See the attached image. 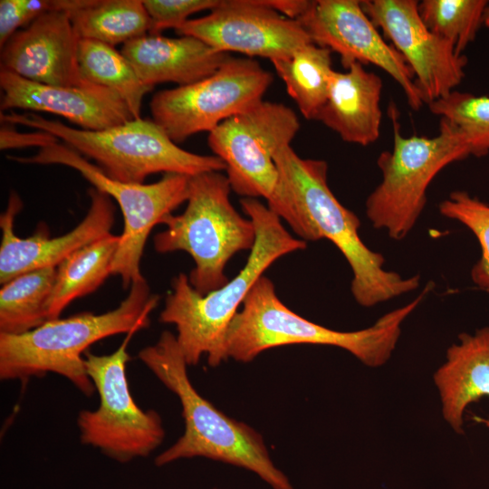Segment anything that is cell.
Instances as JSON below:
<instances>
[{
	"label": "cell",
	"mask_w": 489,
	"mask_h": 489,
	"mask_svg": "<svg viewBox=\"0 0 489 489\" xmlns=\"http://www.w3.org/2000/svg\"><path fill=\"white\" fill-rule=\"evenodd\" d=\"M80 40L68 12L45 13L1 48L0 68L39 83L88 86L79 66Z\"/></svg>",
	"instance_id": "cell-17"
},
{
	"label": "cell",
	"mask_w": 489,
	"mask_h": 489,
	"mask_svg": "<svg viewBox=\"0 0 489 489\" xmlns=\"http://www.w3.org/2000/svg\"><path fill=\"white\" fill-rule=\"evenodd\" d=\"M134 333L129 332L110 354L84 353L86 370L100 403L95 410L80 411L76 420L82 444L98 448L122 464L149 456L165 437L158 413L140 408L130 393L126 373L130 356L127 349Z\"/></svg>",
	"instance_id": "cell-10"
},
{
	"label": "cell",
	"mask_w": 489,
	"mask_h": 489,
	"mask_svg": "<svg viewBox=\"0 0 489 489\" xmlns=\"http://www.w3.org/2000/svg\"><path fill=\"white\" fill-rule=\"evenodd\" d=\"M240 204L256 234L244 268L224 286L206 295L191 286L187 275L179 273L172 280V291L159 315L161 322L176 326V338L188 366L197 364L203 356L211 367L225 360L227 328L254 283L277 259L306 248V242L293 237L281 218L261 201L244 197Z\"/></svg>",
	"instance_id": "cell-1"
},
{
	"label": "cell",
	"mask_w": 489,
	"mask_h": 489,
	"mask_svg": "<svg viewBox=\"0 0 489 489\" xmlns=\"http://www.w3.org/2000/svg\"><path fill=\"white\" fill-rule=\"evenodd\" d=\"M440 214L465 225L477 238L481 257L471 270L474 283L489 292V205L465 191L456 190L438 206Z\"/></svg>",
	"instance_id": "cell-29"
},
{
	"label": "cell",
	"mask_w": 489,
	"mask_h": 489,
	"mask_svg": "<svg viewBox=\"0 0 489 489\" xmlns=\"http://www.w3.org/2000/svg\"><path fill=\"white\" fill-rule=\"evenodd\" d=\"M483 24L486 27H489V5L485 8L484 17H483Z\"/></svg>",
	"instance_id": "cell-34"
},
{
	"label": "cell",
	"mask_w": 489,
	"mask_h": 489,
	"mask_svg": "<svg viewBox=\"0 0 489 489\" xmlns=\"http://www.w3.org/2000/svg\"><path fill=\"white\" fill-rule=\"evenodd\" d=\"M311 41L340 56L345 69L351 63L373 64L401 87L411 109L424 104L414 74L403 56L379 34L359 0L310 1L297 19Z\"/></svg>",
	"instance_id": "cell-13"
},
{
	"label": "cell",
	"mask_w": 489,
	"mask_h": 489,
	"mask_svg": "<svg viewBox=\"0 0 489 489\" xmlns=\"http://www.w3.org/2000/svg\"><path fill=\"white\" fill-rule=\"evenodd\" d=\"M32 20L25 11L22 0L0 1V47L23 25L30 24Z\"/></svg>",
	"instance_id": "cell-32"
},
{
	"label": "cell",
	"mask_w": 489,
	"mask_h": 489,
	"mask_svg": "<svg viewBox=\"0 0 489 489\" xmlns=\"http://www.w3.org/2000/svg\"><path fill=\"white\" fill-rule=\"evenodd\" d=\"M127 297L107 312H82L50 320L21 334L0 333V379L25 381L55 373L86 397L95 391L84 353L94 342L149 325L159 297L150 293L144 277L133 282Z\"/></svg>",
	"instance_id": "cell-5"
},
{
	"label": "cell",
	"mask_w": 489,
	"mask_h": 489,
	"mask_svg": "<svg viewBox=\"0 0 489 489\" xmlns=\"http://www.w3.org/2000/svg\"><path fill=\"white\" fill-rule=\"evenodd\" d=\"M26 164H57L77 170L97 190L116 200L124 218L111 274L120 277L124 289L141 279L140 260L152 228L187 200L190 177L167 173L151 184L124 183L110 178L97 166L66 144L40 149L31 157H9Z\"/></svg>",
	"instance_id": "cell-9"
},
{
	"label": "cell",
	"mask_w": 489,
	"mask_h": 489,
	"mask_svg": "<svg viewBox=\"0 0 489 489\" xmlns=\"http://www.w3.org/2000/svg\"><path fill=\"white\" fill-rule=\"evenodd\" d=\"M331 51L309 43L290 57L272 61L286 91L302 116L316 120L324 105L333 72Z\"/></svg>",
	"instance_id": "cell-23"
},
{
	"label": "cell",
	"mask_w": 489,
	"mask_h": 489,
	"mask_svg": "<svg viewBox=\"0 0 489 489\" xmlns=\"http://www.w3.org/2000/svg\"><path fill=\"white\" fill-rule=\"evenodd\" d=\"M432 289L428 283L408 304L379 317L371 326L339 331L300 316L278 298L273 282L261 276L248 292L243 308L231 321L225 339L226 360L252 361L264 350L291 344L341 348L370 368L386 364L396 349L405 320Z\"/></svg>",
	"instance_id": "cell-3"
},
{
	"label": "cell",
	"mask_w": 489,
	"mask_h": 489,
	"mask_svg": "<svg viewBox=\"0 0 489 489\" xmlns=\"http://www.w3.org/2000/svg\"><path fill=\"white\" fill-rule=\"evenodd\" d=\"M89 210L82 222L70 232L50 237L46 227H40L25 238L14 232L15 216L23 207L17 193L11 192L5 211L0 216V283L37 269L57 267L81 247L110 233L115 208L111 197L91 187Z\"/></svg>",
	"instance_id": "cell-16"
},
{
	"label": "cell",
	"mask_w": 489,
	"mask_h": 489,
	"mask_svg": "<svg viewBox=\"0 0 489 489\" xmlns=\"http://www.w3.org/2000/svg\"><path fill=\"white\" fill-rule=\"evenodd\" d=\"M299 129V119L291 108L262 101L210 131L207 143L225 165L234 192L244 197H264L269 204L279 184L274 156L291 145Z\"/></svg>",
	"instance_id": "cell-12"
},
{
	"label": "cell",
	"mask_w": 489,
	"mask_h": 489,
	"mask_svg": "<svg viewBox=\"0 0 489 489\" xmlns=\"http://www.w3.org/2000/svg\"><path fill=\"white\" fill-rule=\"evenodd\" d=\"M142 82L152 88L163 82L185 86L213 74L230 56L193 36L150 34L125 43L120 50Z\"/></svg>",
	"instance_id": "cell-20"
},
{
	"label": "cell",
	"mask_w": 489,
	"mask_h": 489,
	"mask_svg": "<svg viewBox=\"0 0 489 489\" xmlns=\"http://www.w3.org/2000/svg\"><path fill=\"white\" fill-rule=\"evenodd\" d=\"M488 5L487 0H423L418 11L427 28L463 55L483 24Z\"/></svg>",
	"instance_id": "cell-27"
},
{
	"label": "cell",
	"mask_w": 489,
	"mask_h": 489,
	"mask_svg": "<svg viewBox=\"0 0 489 489\" xmlns=\"http://www.w3.org/2000/svg\"><path fill=\"white\" fill-rule=\"evenodd\" d=\"M430 111L447 120L464 136L471 156L489 154V97L453 91L428 105Z\"/></svg>",
	"instance_id": "cell-28"
},
{
	"label": "cell",
	"mask_w": 489,
	"mask_h": 489,
	"mask_svg": "<svg viewBox=\"0 0 489 489\" xmlns=\"http://www.w3.org/2000/svg\"><path fill=\"white\" fill-rule=\"evenodd\" d=\"M60 139L54 135L38 130L24 133L17 131L14 125L4 123L0 129V149H11L26 147H39L40 149L58 143Z\"/></svg>",
	"instance_id": "cell-31"
},
{
	"label": "cell",
	"mask_w": 489,
	"mask_h": 489,
	"mask_svg": "<svg viewBox=\"0 0 489 489\" xmlns=\"http://www.w3.org/2000/svg\"><path fill=\"white\" fill-rule=\"evenodd\" d=\"M260 2L277 13L294 20H297L305 12L310 4L308 0H260Z\"/></svg>",
	"instance_id": "cell-33"
},
{
	"label": "cell",
	"mask_w": 489,
	"mask_h": 489,
	"mask_svg": "<svg viewBox=\"0 0 489 489\" xmlns=\"http://www.w3.org/2000/svg\"><path fill=\"white\" fill-rule=\"evenodd\" d=\"M231 187L218 171L190 177L187 205L183 213L163 218L167 228L153 238L158 253L184 251L191 255L195 268L188 280L201 295L224 286L229 280L225 268L232 256L252 250L255 228L230 201Z\"/></svg>",
	"instance_id": "cell-7"
},
{
	"label": "cell",
	"mask_w": 489,
	"mask_h": 489,
	"mask_svg": "<svg viewBox=\"0 0 489 489\" xmlns=\"http://www.w3.org/2000/svg\"><path fill=\"white\" fill-rule=\"evenodd\" d=\"M380 77L359 62L346 72L333 71L326 101L316 120L349 143L368 146L380 133L382 111Z\"/></svg>",
	"instance_id": "cell-21"
},
{
	"label": "cell",
	"mask_w": 489,
	"mask_h": 489,
	"mask_svg": "<svg viewBox=\"0 0 489 489\" xmlns=\"http://www.w3.org/2000/svg\"><path fill=\"white\" fill-rule=\"evenodd\" d=\"M274 161L283 196L304 223L309 241L330 240L349 263L353 274L351 293L360 305L372 307L419 286L418 274L403 278L386 270L383 255L363 243L359 217L329 187L326 161L302 158L291 145L278 150Z\"/></svg>",
	"instance_id": "cell-2"
},
{
	"label": "cell",
	"mask_w": 489,
	"mask_h": 489,
	"mask_svg": "<svg viewBox=\"0 0 489 489\" xmlns=\"http://www.w3.org/2000/svg\"><path fill=\"white\" fill-rule=\"evenodd\" d=\"M78 60L85 80L116 92L134 120L141 118L143 98L152 88L142 82L120 52L98 41L81 39Z\"/></svg>",
	"instance_id": "cell-26"
},
{
	"label": "cell",
	"mask_w": 489,
	"mask_h": 489,
	"mask_svg": "<svg viewBox=\"0 0 489 489\" xmlns=\"http://www.w3.org/2000/svg\"><path fill=\"white\" fill-rule=\"evenodd\" d=\"M1 110L23 109L56 114L86 130L110 129L134 120L123 100L91 83L67 87L39 83L0 68Z\"/></svg>",
	"instance_id": "cell-18"
},
{
	"label": "cell",
	"mask_w": 489,
	"mask_h": 489,
	"mask_svg": "<svg viewBox=\"0 0 489 489\" xmlns=\"http://www.w3.org/2000/svg\"><path fill=\"white\" fill-rule=\"evenodd\" d=\"M229 53L273 60L290 57L312 43L301 24L264 5L260 0H220L200 18L189 19L175 30Z\"/></svg>",
	"instance_id": "cell-15"
},
{
	"label": "cell",
	"mask_w": 489,
	"mask_h": 489,
	"mask_svg": "<svg viewBox=\"0 0 489 489\" xmlns=\"http://www.w3.org/2000/svg\"><path fill=\"white\" fill-rule=\"evenodd\" d=\"M445 421L456 434L465 433L467 407L489 397V326L462 332L446 350V360L433 375ZM473 420L489 428V417Z\"/></svg>",
	"instance_id": "cell-19"
},
{
	"label": "cell",
	"mask_w": 489,
	"mask_h": 489,
	"mask_svg": "<svg viewBox=\"0 0 489 489\" xmlns=\"http://www.w3.org/2000/svg\"><path fill=\"white\" fill-rule=\"evenodd\" d=\"M138 356L178 398L185 422L183 435L155 458L156 465L206 457L252 471L273 489H294L271 460L262 436L218 410L194 388L188 365L172 332L162 331L158 341L143 348Z\"/></svg>",
	"instance_id": "cell-4"
},
{
	"label": "cell",
	"mask_w": 489,
	"mask_h": 489,
	"mask_svg": "<svg viewBox=\"0 0 489 489\" xmlns=\"http://www.w3.org/2000/svg\"><path fill=\"white\" fill-rule=\"evenodd\" d=\"M119 243L120 235L110 233L76 250L56 267L48 321L60 318L73 300L94 292L111 274Z\"/></svg>",
	"instance_id": "cell-22"
},
{
	"label": "cell",
	"mask_w": 489,
	"mask_h": 489,
	"mask_svg": "<svg viewBox=\"0 0 489 489\" xmlns=\"http://www.w3.org/2000/svg\"><path fill=\"white\" fill-rule=\"evenodd\" d=\"M55 275V267L42 268L2 284L0 333L21 334L48 321L47 303Z\"/></svg>",
	"instance_id": "cell-25"
},
{
	"label": "cell",
	"mask_w": 489,
	"mask_h": 489,
	"mask_svg": "<svg viewBox=\"0 0 489 489\" xmlns=\"http://www.w3.org/2000/svg\"><path fill=\"white\" fill-rule=\"evenodd\" d=\"M388 115L393 148L381 152L377 159L382 177L366 200V215L376 229L401 240L419 218L435 177L449 164L471 156V151L464 136L446 119L440 118L435 137H404L393 103L389 104Z\"/></svg>",
	"instance_id": "cell-8"
},
{
	"label": "cell",
	"mask_w": 489,
	"mask_h": 489,
	"mask_svg": "<svg viewBox=\"0 0 489 489\" xmlns=\"http://www.w3.org/2000/svg\"><path fill=\"white\" fill-rule=\"evenodd\" d=\"M417 0H363L361 6L382 30L411 69L427 105L455 91L465 77L466 57L431 32L422 20Z\"/></svg>",
	"instance_id": "cell-14"
},
{
	"label": "cell",
	"mask_w": 489,
	"mask_h": 489,
	"mask_svg": "<svg viewBox=\"0 0 489 489\" xmlns=\"http://www.w3.org/2000/svg\"><path fill=\"white\" fill-rule=\"evenodd\" d=\"M2 123L19 124L49 132L94 160L110 178L143 184L148 176L175 173L194 177L206 172L225 170L215 155H199L177 146L153 120H131L120 125L86 130L47 120L36 113L0 114Z\"/></svg>",
	"instance_id": "cell-6"
},
{
	"label": "cell",
	"mask_w": 489,
	"mask_h": 489,
	"mask_svg": "<svg viewBox=\"0 0 489 489\" xmlns=\"http://www.w3.org/2000/svg\"><path fill=\"white\" fill-rule=\"evenodd\" d=\"M273 81L253 58L229 56L210 76L185 86L156 92L152 120L176 144L255 106Z\"/></svg>",
	"instance_id": "cell-11"
},
{
	"label": "cell",
	"mask_w": 489,
	"mask_h": 489,
	"mask_svg": "<svg viewBox=\"0 0 489 489\" xmlns=\"http://www.w3.org/2000/svg\"><path fill=\"white\" fill-rule=\"evenodd\" d=\"M150 18V34L174 28L177 30L189 20V16L212 10L220 0H142Z\"/></svg>",
	"instance_id": "cell-30"
},
{
	"label": "cell",
	"mask_w": 489,
	"mask_h": 489,
	"mask_svg": "<svg viewBox=\"0 0 489 489\" xmlns=\"http://www.w3.org/2000/svg\"><path fill=\"white\" fill-rule=\"evenodd\" d=\"M69 14L81 39L113 47L148 34L151 24L141 0H88Z\"/></svg>",
	"instance_id": "cell-24"
}]
</instances>
